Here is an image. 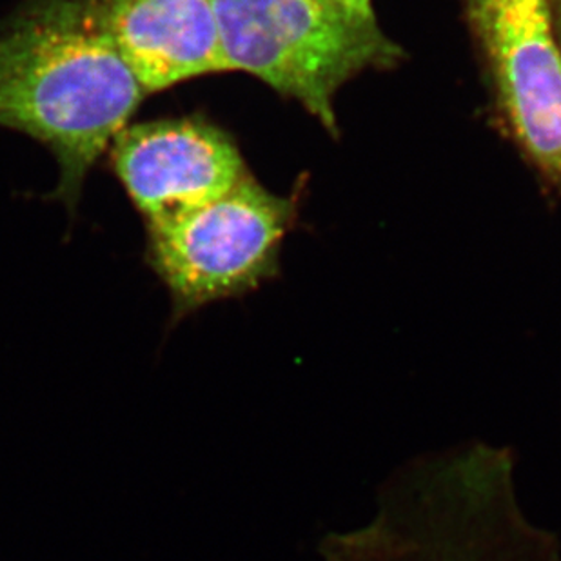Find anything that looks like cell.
Masks as SVG:
<instances>
[{"label":"cell","instance_id":"5","mask_svg":"<svg viewBox=\"0 0 561 561\" xmlns=\"http://www.w3.org/2000/svg\"><path fill=\"white\" fill-rule=\"evenodd\" d=\"M469 15L514 138L561 190V48L549 0H471Z\"/></svg>","mask_w":561,"mask_h":561},{"label":"cell","instance_id":"3","mask_svg":"<svg viewBox=\"0 0 561 561\" xmlns=\"http://www.w3.org/2000/svg\"><path fill=\"white\" fill-rule=\"evenodd\" d=\"M224 57L300 102L331 135L339 133L334 96L367 69L392 68L403 51L375 13L342 0H209Z\"/></svg>","mask_w":561,"mask_h":561},{"label":"cell","instance_id":"9","mask_svg":"<svg viewBox=\"0 0 561 561\" xmlns=\"http://www.w3.org/2000/svg\"><path fill=\"white\" fill-rule=\"evenodd\" d=\"M345 4H350L355 10L364 11V13H375L373 10L371 0H342Z\"/></svg>","mask_w":561,"mask_h":561},{"label":"cell","instance_id":"1","mask_svg":"<svg viewBox=\"0 0 561 561\" xmlns=\"http://www.w3.org/2000/svg\"><path fill=\"white\" fill-rule=\"evenodd\" d=\"M146 96L102 22L99 0H22L0 26V127L54 153V196L69 211Z\"/></svg>","mask_w":561,"mask_h":561},{"label":"cell","instance_id":"4","mask_svg":"<svg viewBox=\"0 0 561 561\" xmlns=\"http://www.w3.org/2000/svg\"><path fill=\"white\" fill-rule=\"evenodd\" d=\"M293 218V201L248 173L218 201L148 224V262L170 291L173 318L270 280Z\"/></svg>","mask_w":561,"mask_h":561},{"label":"cell","instance_id":"8","mask_svg":"<svg viewBox=\"0 0 561 561\" xmlns=\"http://www.w3.org/2000/svg\"><path fill=\"white\" fill-rule=\"evenodd\" d=\"M549 10H551L552 26L561 48V0H549Z\"/></svg>","mask_w":561,"mask_h":561},{"label":"cell","instance_id":"7","mask_svg":"<svg viewBox=\"0 0 561 561\" xmlns=\"http://www.w3.org/2000/svg\"><path fill=\"white\" fill-rule=\"evenodd\" d=\"M110 37L148 95L231 71L209 0H99Z\"/></svg>","mask_w":561,"mask_h":561},{"label":"cell","instance_id":"6","mask_svg":"<svg viewBox=\"0 0 561 561\" xmlns=\"http://www.w3.org/2000/svg\"><path fill=\"white\" fill-rule=\"evenodd\" d=\"M110 157L146 226L218 201L250 173L233 138L204 117L129 124Z\"/></svg>","mask_w":561,"mask_h":561},{"label":"cell","instance_id":"2","mask_svg":"<svg viewBox=\"0 0 561 561\" xmlns=\"http://www.w3.org/2000/svg\"><path fill=\"white\" fill-rule=\"evenodd\" d=\"M364 527L328 535L323 561H561L557 536L519 507L511 453L435 450L398 467Z\"/></svg>","mask_w":561,"mask_h":561}]
</instances>
